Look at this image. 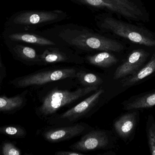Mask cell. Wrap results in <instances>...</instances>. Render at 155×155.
I'll return each mask as SVG.
<instances>
[{"instance_id":"30bf717a","label":"cell","mask_w":155,"mask_h":155,"mask_svg":"<svg viewBox=\"0 0 155 155\" xmlns=\"http://www.w3.org/2000/svg\"><path fill=\"white\" fill-rule=\"evenodd\" d=\"M84 126L77 124L47 130L44 133L43 136L46 141L50 143H58L79 136L84 132Z\"/></svg>"},{"instance_id":"6da1fadb","label":"cell","mask_w":155,"mask_h":155,"mask_svg":"<svg viewBox=\"0 0 155 155\" xmlns=\"http://www.w3.org/2000/svg\"><path fill=\"white\" fill-rule=\"evenodd\" d=\"M54 42L84 51H106L120 52L125 49L124 45L115 39L107 37L85 27L74 25H59L51 29Z\"/></svg>"},{"instance_id":"7a4b0ae2","label":"cell","mask_w":155,"mask_h":155,"mask_svg":"<svg viewBox=\"0 0 155 155\" xmlns=\"http://www.w3.org/2000/svg\"><path fill=\"white\" fill-rule=\"evenodd\" d=\"M94 19L97 26L102 32L112 34L134 44L155 47V32L144 26L117 19L108 13L99 14L95 15Z\"/></svg>"},{"instance_id":"2e32d148","label":"cell","mask_w":155,"mask_h":155,"mask_svg":"<svg viewBox=\"0 0 155 155\" xmlns=\"http://www.w3.org/2000/svg\"><path fill=\"white\" fill-rule=\"evenodd\" d=\"M111 52L103 51L93 55L88 56H87V60L92 65L107 68L116 64L118 62L117 58Z\"/></svg>"},{"instance_id":"52a82bcc","label":"cell","mask_w":155,"mask_h":155,"mask_svg":"<svg viewBox=\"0 0 155 155\" xmlns=\"http://www.w3.org/2000/svg\"><path fill=\"white\" fill-rule=\"evenodd\" d=\"M150 56V52L146 49H134L128 55L126 61L116 70L114 80H118L135 73L143 66Z\"/></svg>"},{"instance_id":"d6986e66","label":"cell","mask_w":155,"mask_h":155,"mask_svg":"<svg viewBox=\"0 0 155 155\" xmlns=\"http://www.w3.org/2000/svg\"><path fill=\"white\" fill-rule=\"evenodd\" d=\"M23 96H16L10 98L0 97V111L9 112L18 109L23 104Z\"/></svg>"},{"instance_id":"cb8c5ba5","label":"cell","mask_w":155,"mask_h":155,"mask_svg":"<svg viewBox=\"0 0 155 155\" xmlns=\"http://www.w3.org/2000/svg\"><path fill=\"white\" fill-rule=\"evenodd\" d=\"M0 64H1V58H0Z\"/></svg>"},{"instance_id":"7c38bea8","label":"cell","mask_w":155,"mask_h":155,"mask_svg":"<svg viewBox=\"0 0 155 155\" xmlns=\"http://www.w3.org/2000/svg\"><path fill=\"white\" fill-rule=\"evenodd\" d=\"M123 106L127 111L152 108L155 106V90L132 96Z\"/></svg>"},{"instance_id":"9c48e42d","label":"cell","mask_w":155,"mask_h":155,"mask_svg":"<svg viewBox=\"0 0 155 155\" xmlns=\"http://www.w3.org/2000/svg\"><path fill=\"white\" fill-rule=\"evenodd\" d=\"M104 93L102 89L97 90L95 93L86 98L77 105L69 109L60 116V118L74 122L83 117L97 103L101 95Z\"/></svg>"},{"instance_id":"ac0fdd59","label":"cell","mask_w":155,"mask_h":155,"mask_svg":"<svg viewBox=\"0 0 155 155\" xmlns=\"http://www.w3.org/2000/svg\"><path fill=\"white\" fill-rule=\"evenodd\" d=\"M76 77L84 87L98 86L103 83V80L98 76L84 71L77 72Z\"/></svg>"},{"instance_id":"5b68a950","label":"cell","mask_w":155,"mask_h":155,"mask_svg":"<svg viewBox=\"0 0 155 155\" xmlns=\"http://www.w3.org/2000/svg\"><path fill=\"white\" fill-rule=\"evenodd\" d=\"M76 69L73 67L56 68L34 73L23 76L13 82L17 87H26L32 86H41L51 82L76 77Z\"/></svg>"},{"instance_id":"44dd1931","label":"cell","mask_w":155,"mask_h":155,"mask_svg":"<svg viewBox=\"0 0 155 155\" xmlns=\"http://www.w3.org/2000/svg\"><path fill=\"white\" fill-rule=\"evenodd\" d=\"M0 133L14 138L23 137L26 135V131L22 127L15 126H7L0 127Z\"/></svg>"},{"instance_id":"3957f363","label":"cell","mask_w":155,"mask_h":155,"mask_svg":"<svg viewBox=\"0 0 155 155\" xmlns=\"http://www.w3.org/2000/svg\"><path fill=\"white\" fill-rule=\"evenodd\" d=\"M94 10L115 14L128 21L147 22L149 14L142 0H71Z\"/></svg>"},{"instance_id":"9a60e30c","label":"cell","mask_w":155,"mask_h":155,"mask_svg":"<svg viewBox=\"0 0 155 155\" xmlns=\"http://www.w3.org/2000/svg\"><path fill=\"white\" fill-rule=\"evenodd\" d=\"M11 40L17 42H25L43 46H52L56 43L52 40L38 35L27 33H16L9 35Z\"/></svg>"},{"instance_id":"5bb4252c","label":"cell","mask_w":155,"mask_h":155,"mask_svg":"<svg viewBox=\"0 0 155 155\" xmlns=\"http://www.w3.org/2000/svg\"><path fill=\"white\" fill-rule=\"evenodd\" d=\"M55 46L56 45L51 46L40 55L41 64H51L71 62L73 55Z\"/></svg>"},{"instance_id":"ffe728a7","label":"cell","mask_w":155,"mask_h":155,"mask_svg":"<svg viewBox=\"0 0 155 155\" xmlns=\"http://www.w3.org/2000/svg\"><path fill=\"white\" fill-rule=\"evenodd\" d=\"M146 131L150 153L152 155H155V121L152 115L148 116Z\"/></svg>"},{"instance_id":"7402d4cb","label":"cell","mask_w":155,"mask_h":155,"mask_svg":"<svg viewBox=\"0 0 155 155\" xmlns=\"http://www.w3.org/2000/svg\"><path fill=\"white\" fill-rule=\"evenodd\" d=\"M2 153L4 155H20L21 151L12 143H5L2 147Z\"/></svg>"},{"instance_id":"ba28073f","label":"cell","mask_w":155,"mask_h":155,"mask_svg":"<svg viewBox=\"0 0 155 155\" xmlns=\"http://www.w3.org/2000/svg\"><path fill=\"white\" fill-rule=\"evenodd\" d=\"M109 143V138L106 132L94 130L84 136L78 142L72 145L70 148L76 152H88L105 149Z\"/></svg>"},{"instance_id":"e0dca14e","label":"cell","mask_w":155,"mask_h":155,"mask_svg":"<svg viewBox=\"0 0 155 155\" xmlns=\"http://www.w3.org/2000/svg\"><path fill=\"white\" fill-rule=\"evenodd\" d=\"M14 50L23 60L35 64H41L40 55L31 47L19 45H15Z\"/></svg>"},{"instance_id":"8992f818","label":"cell","mask_w":155,"mask_h":155,"mask_svg":"<svg viewBox=\"0 0 155 155\" xmlns=\"http://www.w3.org/2000/svg\"><path fill=\"white\" fill-rule=\"evenodd\" d=\"M67 16V13L61 10L27 11L17 15L14 22L24 25H45L61 22Z\"/></svg>"},{"instance_id":"4fadbf2b","label":"cell","mask_w":155,"mask_h":155,"mask_svg":"<svg viewBox=\"0 0 155 155\" xmlns=\"http://www.w3.org/2000/svg\"><path fill=\"white\" fill-rule=\"evenodd\" d=\"M155 72V51L148 62L133 75L122 80L123 87H130L136 85Z\"/></svg>"},{"instance_id":"8fae6325","label":"cell","mask_w":155,"mask_h":155,"mask_svg":"<svg viewBox=\"0 0 155 155\" xmlns=\"http://www.w3.org/2000/svg\"><path fill=\"white\" fill-rule=\"evenodd\" d=\"M137 112L127 113L120 116L114 123L117 133L121 138L127 139L134 133L137 124Z\"/></svg>"},{"instance_id":"d4e9b609","label":"cell","mask_w":155,"mask_h":155,"mask_svg":"<svg viewBox=\"0 0 155 155\" xmlns=\"http://www.w3.org/2000/svg\"><path fill=\"white\" fill-rule=\"evenodd\" d=\"M0 80H1V76H0Z\"/></svg>"},{"instance_id":"277c9868","label":"cell","mask_w":155,"mask_h":155,"mask_svg":"<svg viewBox=\"0 0 155 155\" xmlns=\"http://www.w3.org/2000/svg\"><path fill=\"white\" fill-rule=\"evenodd\" d=\"M98 86L78 88L75 91L55 89L51 91L43 99L39 107V112L42 116H50L67 105L72 103L90 93L97 91Z\"/></svg>"},{"instance_id":"603a6c76","label":"cell","mask_w":155,"mask_h":155,"mask_svg":"<svg viewBox=\"0 0 155 155\" xmlns=\"http://www.w3.org/2000/svg\"><path fill=\"white\" fill-rule=\"evenodd\" d=\"M55 155H84V154L81 152L72 151H58L54 154Z\"/></svg>"}]
</instances>
